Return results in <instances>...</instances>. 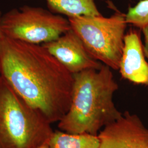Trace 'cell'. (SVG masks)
<instances>
[{"instance_id": "cell-1", "label": "cell", "mask_w": 148, "mask_h": 148, "mask_svg": "<svg viewBox=\"0 0 148 148\" xmlns=\"http://www.w3.org/2000/svg\"><path fill=\"white\" fill-rule=\"evenodd\" d=\"M0 75L51 124L69 111L73 74L40 45L5 35L0 43Z\"/></svg>"}, {"instance_id": "cell-2", "label": "cell", "mask_w": 148, "mask_h": 148, "mask_svg": "<svg viewBox=\"0 0 148 148\" xmlns=\"http://www.w3.org/2000/svg\"><path fill=\"white\" fill-rule=\"evenodd\" d=\"M111 69L103 64L99 70L89 69L73 74L71 105L58 122L60 130L98 136L101 129L121 116L122 112L113 101L119 85Z\"/></svg>"}, {"instance_id": "cell-3", "label": "cell", "mask_w": 148, "mask_h": 148, "mask_svg": "<svg viewBox=\"0 0 148 148\" xmlns=\"http://www.w3.org/2000/svg\"><path fill=\"white\" fill-rule=\"evenodd\" d=\"M51 125L0 75V148H38L51 137Z\"/></svg>"}, {"instance_id": "cell-4", "label": "cell", "mask_w": 148, "mask_h": 148, "mask_svg": "<svg viewBox=\"0 0 148 148\" xmlns=\"http://www.w3.org/2000/svg\"><path fill=\"white\" fill-rule=\"evenodd\" d=\"M68 20L93 58L111 69H119L127 24L125 14L116 11L110 17L79 16Z\"/></svg>"}, {"instance_id": "cell-5", "label": "cell", "mask_w": 148, "mask_h": 148, "mask_svg": "<svg viewBox=\"0 0 148 148\" xmlns=\"http://www.w3.org/2000/svg\"><path fill=\"white\" fill-rule=\"evenodd\" d=\"M4 35L24 42L40 45L56 40L71 29L68 19L41 7L24 5L2 15Z\"/></svg>"}, {"instance_id": "cell-6", "label": "cell", "mask_w": 148, "mask_h": 148, "mask_svg": "<svg viewBox=\"0 0 148 148\" xmlns=\"http://www.w3.org/2000/svg\"><path fill=\"white\" fill-rule=\"evenodd\" d=\"M98 136L99 148H148V128L135 114L126 111L103 128Z\"/></svg>"}, {"instance_id": "cell-7", "label": "cell", "mask_w": 148, "mask_h": 148, "mask_svg": "<svg viewBox=\"0 0 148 148\" xmlns=\"http://www.w3.org/2000/svg\"><path fill=\"white\" fill-rule=\"evenodd\" d=\"M42 45L71 74L89 69L99 70L103 65L91 57L71 29L56 40Z\"/></svg>"}, {"instance_id": "cell-8", "label": "cell", "mask_w": 148, "mask_h": 148, "mask_svg": "<svg viewBox=\"0 0 148 148\" xmlns=\"http://www.w3.org/2000/svg\"><path fill=\"white\" fill-rule=\"evenodd\" d=\"M119 70L123 79L148 87V63L145 59L140 30L131 29L125 35Z\"/></svg>"}, {"instance_id": "cell-9", "label": "cell", "mask_w": 148, "mask_h": 148, "mask_svg": "<svg viewBox=\"0 0 148 148\" xmlns=\"http://www.w3.org/2000/svg\"><path fill=\"white\" fill-rule=\"evenodd\" d=\"M49 10L68 18L100 16L95 0H46Z\"/></svg>"}, {"instance_id": "cell-10", "label": "cell", "mask_w": 148, "mask_h": 148, "mask_svg": "<svg viewBox=\"0 0 148 148\" xmlns=\"http://www.w3.org/2000/svg\"><path fill=\"white\" fill-rule=\"evenodd\" d=\"M49 148H99L98 136L88 133L71 134L62 131H53L48 142Z\"/></svg>"}, {"instance_id": "cell-11", "label": "cell", "mask_w": 148, "mask_h": 148, "mask_svg": "<svg viewBox=\"0 0 148 148\" xmlns=\"http://www.w3.org/2000/svg\"><path fill=\"white\" fill-rule=\"evenodd\" d=\"M125 16L127 24L140 30L148 27V0H140L134 7H130Z\"/></svg>"}, {"instance_id": "cell-12", "label": "cell", "mask_w": 148, "mask_h": 148, "mask_svg": "<svg viewBox=\"0 0 148 148\" xmlns=\"http://www.w3.org/2000/svg\"><path fill=\"white\" fill-rule=\"evenodd\" d=\"M142 31L144 37V45H143V49L145 56L148 59V27L143 29Z\"/></svg>"}, {"instance_id": "cell-13", "label": "cell", "mask_w": 148, "mask_h": 148, "mask_svg": "<svg viewBox=\"0 0 148 148\" xmlns=\"http://www.w3.org/2000/svg\"><path fill=\"white\" fill-rule=\"evenodd\" d=\"M2 12L0 11V43L2 39V38L4 36V34L2 29Z\"/></svg>"}, {"instance_id": "cell-14", "label": "cell", "mask_w": 148, "mask_h": 148, "mask_svg": "<svg viewBox=\"0 0 148 148\" xmlns=\"http://www.w3.org/2000/svg\"><path fill=\"white\" fill-rule=\"evenodd\" d=\"M48 142H49V141H48ZM48 142H47L44 143L43 145H42L40 147H39L38 148H49Z\"/></svg>"}]
</instances>
